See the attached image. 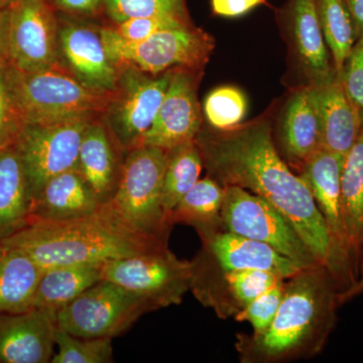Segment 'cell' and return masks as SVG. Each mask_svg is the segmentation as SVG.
<instances>
[{
    "label": "cell",
    "instance_id": "29",
    "mask_svg": "<svg viewBox=\"0 0 363 363\" xmlns=\"http://www.w3.org/2000/svg\"><path fill=\"white\" fill-rule=\"evenodd\" d=\"M202 168L201 154L195 140L168 150L162 204L164 213L169 217L182 198L200 180Z\"/></svg>",
    "mask_w": 363,
    "mask_h": 363
},
{
    "label": "cell",
    "instance_id": "4",
    "mask_svg": "<svg viewBox=\"0 0 363 363\" xmlns=\"http://www.w3.org/2000/svg\"><path fill=\"white\" fill-rule=\"evenodd\" d=\"M16 101L26 123L104 113L111 93L91 89L61 64L23 72L9 65Z\"/></svg>",
    "mask_w": 363,
    "mask_h": 363
},
{
    "label": "cell",
    "instance_id": "43",
    "mask_svg": "<svg viewBox=\"0 0 363 363\" xmlns=\"http://www.w3.org/2000/svg\"><path fill=\"white\" fill-rule=\"evenodd\" d=\"M13 0H0V11L1 9H7L9 6H11V2H13Z\"/></svg>",
    "mask_w": 363,
    "mask_h": 363
},
{
    "label": "cell",
    "instance_id": "34",
    "mask_svg": "<svg viewBox=\"0 0 363 363\" xmlns=\"http://www.w3.org/2000/svg\"><path fill=\"white\" fill-rule=\"evenodd\" d=\"M25 125L7 64L0 67V150L16 145Z\"/></svg>",
    "mask_w": 363,
    "mask_h": 363
},
{
    "label": "cell",
    "instance_id": "41",
    "mask_svg": "<svg viewBox=\"0 0 363 363\" xmlns=\"http://www.w3.org/2000/svg\"><path fill=\"white\" fill-rule=\"evenodd\" d=\"M354 23L357 40L363 35V0H345Z\"/></svg>",
    "mask_w": 363,
    "mask_h": 363
},
{
    "label": "cell",
    "instance_id": "33",
    "mask_svg": "<svg viewBox=\"0 0 363 363\" xmlns=\"http://www.w3.org/2000/svg\"><path fill=\"white\" fill-rule=\"evenodd\" d=\"M247 109V98L240 89L231 86L211 91L203 107L208 123L216 130H231L240 125Z\"/></svg>",
    "mask_w": 363,
    "mask_h": 363
},
{
    "label": "cell",
    "instance_id": "28",
    "mask_svg": "<svg viewBox=\"0 0 363 363\" xmlns=\"http://www.w3.org/2000/svg\"><path fill=\"white\" fill-rule=\"evenodd\" d=\"M341 193L351 245L360 262L363 250V124L357 140L344 157Z\"/></svg>",
    "mask_w": 363,
    "mask_h": 363
},
{
    "label": "cell",
    "instance_id": "37",
    "mask_svg": "<svg viewBox=\"0 0 363 363\" xmlns=\"http://www.w3.org/2000/svg\"><path fill=\"white\" fill-rule=\"evenodd\" d=\"M340 78L363 123V35L353 45Z\"/></svg>",
    "mask_w": 363,
    "mask_h": 363
},
{
    "label": "cell",
    "instance_id": "40",
    "mask_svg": "<svg viewBox=\"0 0 363 363\" xmlns=\"http://www.w3.org/2000/svg\"><path fill=\"white\" fill-rule=\"evenodd\" d=\"M7 23H9V7L0 11V67L9 64Z\"/></svg>",
    "mask_w": 363,
    "mask_h": 363
},
{
    "label": "cell",
    "instance_id": "42",
    "mask_svg": "<svg viewBox=\"0 0 363 363\" xmlns=\"http://www.w3.org/2000/svg\"><path fill=\"white\" fill-rule=\"evenodd\" d=\"M362 294H363V260L362 264H360L359 274H358L357 283H355L350 290L346 291V292H344L339 296L340 304L342 305L344 303L348 302L351 298L362 295Z\"/></svg>",
    "mask_w": 363,
    "mask_h": 363
},
{
    "label": "cell",
    "instance_id": "22",
    "mask_svg": "<svg viewBox=\"0 0 363 363\" xmlns=\"http://www.w3.org/2000/svg\"><path fill=\"white\" fill-rule=\"evenodd\" d=\"M279 136L286 160L300 169L322 149L319 117L310 85L296 91L289 99L279 124Z\"/></svg>",
    "mask_w": 363,
    "mask_h": 363
},
{
    "label": "cell",
    "instance_id": "9",
    "mask_svg": "<svg viewBox=\"0 0 363 363\" xmlns=\"http://www.w3.org/2000/svg\"><path fill=\"white\" fill-rule=\"evenodd\" d=\"M192 262L179 259L168 247L111 260L104 267V279L140 296L155 311L181 304L192 286Z\"/></svg>",
    "mask_w": 363,
    "mask_h": 363
},
{
    "label": "cell",
    "instance_id": "13",
    "mask_svg": "<svg viewBox=\"0 0 363 363\" xmlns=\"http://www.w3.org/2000/svg\"><path fill=\"white\" fill-rule=\"evenodd\" d=\"M51 0H13L9 6V64L30 72L59 64V21Z\"/></svg>",
    "mask_w": 363,
    "mask_h": 363
},
{
    "label": "cell",
    "instance_id": "12",
    "mask_svg": "<svg viewBox=\"0 0 363 363\" xmlns=\"http://www.w3.org/2000/svg\"><path fill=\"white\" fill-rule=\"evenodd\" d=\"M221 214L224 230L269 245L304 267L318 264L292 224L259 196L225 186Z\"/></svg>",
    "mask_w": 363,
    "mask_h": 363
},
{
    "label": "cell",
    "instance_id": "3",
    "mask_svg": "<svg viewBox=\"0 0 363 363\" xmlns=\"http://www.w3.org/2000/svg\"><path fill=\"white\" fill-rule=\"evenodd\" d=\"M0 243L23 250L44 269L104 264L169 245V241L149 238L131 228L111 203L100 205L93 213L69 220L30 219Z\"/></svg>",
    "mask_w": 363,
    "mask_h": 363
},
{
    "label": "cell",
    "instance_id": "5",
    "mask_svg": "<svg viewBox=\"0 0 363 363\" xmlns=\"http://www.w3.org/2000/svg\"><path fill=\"white\" fill-rule=\"evenodd\" d=\"M168 150L140 145L126 152L121 180L111 204L138 233L169 241L172 224L162 204Z\"/></svg>",
    "mask_w": 363,
    "mask_h": 363
},
{
    "label": "cell",
    "instance_id": "11",
    "mask_svg": "<svg viewBox=\"0 0 363 363\" xmlns=\"http://www.w3.org/2000/svg\"><path fill=\"white\" fill-rule=\"evenodd\" d=\"M118 70L116 88L102 117L124 152H128L143 145L152 128L173 69L159 75L133 67H121Z\"/></svg>",
    "mask_w": 363,
    "mask_h": 363
},
{
    "label": "cell",
    "instance_id": "20",
    "mask_svg": "<svg viewBox=\"0 0 363 363\" xmlns=\"http://www.w3.org/2000/svg\"><path fill=\"white\" fill-rule=\"evenodd\" d=\"M310 87L319 117L322 149L345 157L362 131L359 111L339 75L325 84Z\"/></svg>",
    "mask_w": 363,
    "mask_h": 363
},
{
    "label": "cell",
    "instance_id": "6",
    "mask_svg": "<svg viewBox=\"0 0 363 363\" xmlns=\"http://www.w3.org/2000/svg\"><path fill=\"white\" fill-rule=\"evenodd\" d=\"M100 33L117 68L133 67L152 75L175 68L202 71L214 49L213 38L193 25L161 30L138 43L123 40L112 26H102Z\"/></svg>",
    "mask_w": 363,
    "mask_h": 363
},
{
    "label": "cell",
    "instance_id": "24",
    "mask_svg": "<svg viewBox=\"0 0 363 363\" xmlns=\"http://www.w3.org/2000/svg\"><path fill=\"white\" fill-rule=\"evenodd\" d=\"M33 201L25 166L16 145L0 150V241L28 223Z\"/></svg>",
    "mask_w": 363,
    "mask_h": 363
},
{
    "label": "cell",
    "instance_id": "1",
    "mask_svg": "<svg viewBox=\"0 0 363 363\" xmlns=\"http://www.w3.org/2000/svg\"><path fill=\"white\" fill-rule=\"evenodd\" d=\"M195 143L208 176L223 187L238 186L269 202L292 224L318 264L330 269V240L323 217L307 184L274 147L267 121L227 130L201 128Z\"/></svg>",
    "mask_w": 363,
    "mask_h": 363
},
{
    "label": "cell",
    "instance_id": "21",
    "mask_svg": "<svg viewBox=\"0 0 363 363\" xmlns=\"http://www.w3.org/2000/svg\"><path fill=\"white\" fill-rule=\"evenodd\" d=\"M289 18L294 45L310 85H322L333 80L338 74L329 58L316 0H291Z\"/></svg>",
    "mask_w": 363,
    "mask_h": 363
},
{
    "label": "cell",
    "instance_id": "25",
    "mask_svg": "<svg viewBox=\"0 0 363 363\" xmlns=\"http://www.w3.org/2000/svg\"><path fill=\"white\" fill-rule=\"evenodd\" d=\"M45 269L25 252L0 243V314L33 309Z\"/></svg>",
    "mask_w": 363,
    "mask_h": 363
},
{
    "label": "cell",
    "instance_id": "23",
    "mask_svg": "<svg viewBox=\"0 0 363 363\" xmlns=\"http://www.w3.org/2000/svg\"><path fill=\"white\" fill-rule=\"evenodd\" d=\"M77 169L54 177L33 199L30 219L64 221L93 213L100 206Z\"/></svg>",
    "mask_w": 363,
    "mask_h": 363
},
{
    "label": "cell",
    "instance_id": "36",
    "mask_svg": "<svg viewBox=\"0 0 363 363\" xmlns=\"http://www.w3.org/2000/svg\"><path fill=\"white\" fill-rule=\"evenodd\" d=\"M192 25V23L175 20L162 16H150V18H135L113 23L111 26L114 30L123 40L130 43H138L149 39L155 33L169 28H180V26Z\"/></svg>",
    "mask_w": 363,
    "mask_h": 363
},
{
    "label": "cell",
    "instance_id": "26",
    "mask_svg": "<svg viewBox=\"0 0 363 363\" xmlns=\"http://www.w3.org/2000/svg\"><path fill=\"white\" fill-rule=\"evenodd\" d=\"M102 264H71L45 269L33 301V309L56 314L86 290L104 279Z\"/></svg>",
    "mask_w": 363,
    "mask_h": 363
},
{
    "label": "cell",
    "instance_id": "27",
    "mask_svg": "<svg viewBox=\"0 0 363 363\" xmlns=\"http://www.w3.org/2000/svg\"><path fill=\"white\" fill-rule=\"evenodd\" d=\"M224 187L210 176L195 184L169 214L172 224L194 227L200 238L224 230L222 221Z\"/></svg>",
    "mask_w": 363,
    "mask_h": 363
},
{
    "label": "cell",
    "instance_id": "32",
    "mask_svg": "<svg viewBox=\"0 0 363 363\" xmlns=\"http://www.w3.org/2000/svg\"><path fill=\"white\" fill-rule=\"evenodd\" d=\"M55 341L58 352L52 363L113 362L112 338H81L57 328Z\"/></svg>",
    "mask_w": 363,
    "mask_h": 363
},
{
    "label": "cell",
    "instance_id": "17",
    "mask_svg": "<svg viewBox=\"0 0 363 363\" xmlns=\"http://www.w3.org/2000/svg\"><path fill=\"white\" fill-rule=\"evenodd\" d=\"M125 155L104 117L92 119L81 142L77 169L101 205L116 195Z\"/></svg>",
    "mask_w": 363,
    "mask_h": 363
},
{
    "label": "cell",
    "instance_id": "7",
    "mask_svg": "<svg viewBox=\"0 0 363 363\" xmlns=\"http://www.w3.org/2000/svg\"><path fill=\"white\" fill-rule=\"evenodd\" d=\"M344 157L325 149L319 150L305 162L300 174L323 217L331 247L329 271L337 281L340 294L357 283L360 269L344 216L341 193Z\"/></svg>",
    "mask_w": 363,
    "mask_h": 363
},
{
    "label": "cell",
    "instance_id": "39",
    "mask_svg": "<svg viewBox=\"0 0 363 363\" xmlns=\"http://www.w3.org/2000/svg\"><path fill=\"white\" fill-rule=\"evenodd\" d=\"M267 0H211L212 9L217 16L236 18L255 7L266 4Z\"/></svg>",
    "mask_w": 363,
    "mask_h": 363
},
{
    "label": "cell",
    "instance_id": "8",
    "mask_svg": "<svg viewBox=\"0 0 363 363\" xmlns=\"http://www.w3.org/2000/svg\"><path fill=\"white\" fill-rule=\"evenodd\" d=\"M155 309L145 298L101 279L56 314L57 328L81 338H113Z\"/></svg>",
    "mask_w": 363,
    "mask_h": 363
},
{
    "label": "cell",
    "instance_id": "31",
    "mask_svg": "<svg viewBox=\"0 0 363 363\" xmlns=\"http://www.w3.org/2000/svg\"><path fill=\"white\" fill-rule=\"evenodd\" d=\"M104 11L113 23L150 16L191 23L185 0H104Z\"/></svg>",
    "mask_w": 363,
    "mask_h": 363
},
{
    "label": "cell",
    "instance_id": "19",
    "mask_svg": "<svg viewBox=\"0 0 363 363\" xmlns=\"http://www.w3.org/2000/svg\"><path fill=\"white\" fill-rule=\"evenodd\" d=\"M271 272L250 269L222 274H193L191 292L221 319L235 317L250 302L281 281Z\"/></svg>",
    "mask_w": 363,
    "mask_h": 363
},
{
    "label": "cell",
    "instance_id": "2",
    "mask_svg": "<svg viewBox=\"0 0 363 363\" xmlns=\"http://www.w3.org/2000/svg\"><path fill=\"white\" fill-rule=\"evenodd\" d=\"M340 293L331 272L320 264L285 279L271 327L262 335L238 336L241 362H285L321 352L337 320Z\"/></svg>",
    "mask_w": 363,
    "mask_h": 363
},
{
    "label": "cell",
    "instance_id": "38",
    "mask_svg": "<svg viewBox=\"0 0 363 363\" xmlns=\"http://www.w3.org/2000/svg\"><path fill=\"white\" fill-rule=\"evenodd\" d=\"M56 11L74 16H96L104 11V0H51Z\"/></svg>",
    "mask_w": 363,
    "mask_h": 363
},
{
    "label": "cell",
    "instance_id": "14",
    "mask_svg": "<svg viewBox=\"0 0 363 363\" xmlns=\"http://www.w3.org/2000/svg\"><path fill=\"white\" fill-rule=\"evenodd\" d=\"M201 241V250L191 262L193 274L259 269L286 279L304 269L269 245L229 231L210 234L202 238Z\"/></svg>",
    "mask_w": 363,
    "mask_h": 363
},
{
    "label": "cell",
    "instance_id": "35",
    "mask_svg": "<svg viewBox=\"0 0 363 363\" xmlns=\"http://www.w3.org/2000/svg\"><path fill=\"white\" fill-rule=\"evenodd\" d=\"M285 279L274 284L266 292L260 294L252 302L238 313L234 319L238 322H248L253 328V336L264 334L271 327L278 312L284 296Z\"/></svg>",
    "mask_w": 363,
    "mask_h": 363
},
{
    "label": "cell",
    "instance_id": "30",
    "mask_svg": "<svg viewBox=\"0 0 363 363\" xmlns=\"http://www.w3.org/2000/svg\"><path fill=\"white\" fill-rule=\"evenodd\" d=\"M316 9L332 64L340 76L357 40L350 9L345 0H316Z\"/></svg>",
    "mask_w": 363,
    "mask_h": 363
},
{
    "label": "cell",
    "instance_id": "16",
    "mask_svg": "<svg viewBox=\"0 0 363 363\" xmlns=\"http://www.w3.org/2000/svg\"><path fill=\"white\" fill-rule=\"evenodd\" d=\"M59 62L91 89L111 93L116 88L119 70L109 58L97 26L60 21Z\"/></svg>",
    "mask_w": 363,
    "mask_h": 363
},
{
    "label": "cell",
    "instance_id": "15",
    "mask_svg": "<svg viewBox=\"0 0 363 363\" xmlns=\"http://www.w3.org/2000/svg\"><path fill=\"white\" fill-rule=\"evenodd\" d=\"M201 71L172 70L171 80L152 128L142 145L169 150L195 140L202 128V111L197 90Z\"/></svg>",
    "mask_w": 363,
    "mask_h": 363
},
{
    "label": "cell",
    "instance_id": "18",
    "mask_svg": "<svg viewBox=\"0 0 363 363\" xmlns=\"http://www.w3.org/2000/svg\"><path fill=\"white\" fill-rule=\"evenodd\" d=\"M56 320L30 309L0 314V363H48L55 354Z\"/></svg>",
    "mask_w": 363,
    "mask_h": 363
},
{
    "label": "cell",
    "instance_id": "10",
    "mask_svg": "<svg viewBox=\"0 0 363 363\" xmlns=\"http://www.w3.org/2000/svg\"><path fill=\"white\" fill-rule=\"evenodd\" d=\"M99 116L88 114L23 126L16 147L23 160L33 199L48 181L77 169L86 128Z\"/></svg>",
    "mask_w": 363,
    "mask_h": 363
}]
</instances>
